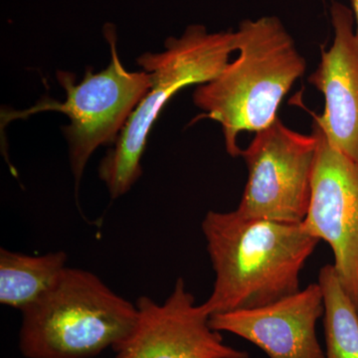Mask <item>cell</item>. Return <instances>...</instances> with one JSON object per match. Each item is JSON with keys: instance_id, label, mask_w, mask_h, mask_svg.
<instances>
[{"instance_id": "1", "label": "cell", "mask_w": 358, "mask_h": 358, "mask_svg": "<svg viewBox=\"0 0 358 358\" xmlns=\"http://www.w3.org/2000/svg\"><path fill=\"white\" fill-rule=\"evenodd\" d=\"M215 282L209 315L262 307L300 291V275L320 240L301 223L209 211L201 223Z\"/></svg>"}, {"instance_id": "2", "label": "cell", "mask_w": 358, "mask_h": 358, "mask_svg": "<svg viewBox=\"0 0 358 358\" xmlns=\"http://www.w3.org/2000/svg\"><path fill=\"white\" fill-rule=\"evenodd\" d=\"M236 33V60L193 94L194 105L204 112L197 120L221 124L226 152L232 157L241 155L240 133H257L272 124L282 99L307 69L305 58L275 16L242 21Z\"/></svg>"}, {"instance_id": "3", "label": "cell", "mask_w": 358, "mask_h": 358, "mask_svg": "<svg viewBox=\"0 0 358 358\" xmlns=\"http://www.w3.org/2000/svg\"><path fill=\"white\" fill-rule=\"evenodd\" d=\"M21 313L23 357L91 358L119 348L133 333L138 310L98 275L68 267L46 296Z\"/></svg>"}, {"instance_id": "4", "label": "cell", "mask_w": 358, "mask_h": 358, "mask_svg": "<svg viewBox=\"0 0 358 358\" xmlns=\"http://www.w3.org/2000/svg\"><path fill=\"white\" fill-rule=\"evenodd\" d=\"M237 51V33H209L190 25L179 38L166 41V50L143 54L138 64L152 76V86L129 117L114 148L99 164V178L110 199L128 193L143 174L141 157L152 124L166 103L181 89L210 82Z\"/></svg>"}, {"instance_id": "5", "label": "cell", "mask_w": 358, "mask_h": 358, "mask_svg": "<svg viewBox=\"0 0 358 358\" xmlns=\"http://www.w3.org/2000/svg\"><path fill=\"white\" fill-rule=\"evenodd\" d=\"M103 34L112 53L106 69L99 73L87 70L80 83H76L72 73L58 71V82L66 92L65 102L45 98L30 109L2 114V121L6 122L44 110H56L67 115L70 124L62 127V131L69 148L77 199L90 157L96 148L115 145L129 117L152 86L150 73L131 72L122 65L114 26L106 25Z\"/></svg>"}, {"instance_id": "6", "label": "cell", "mask_w": 358, "mask_h": 358, "mask_svg": "<svg viewBox=\"0 0 358 358\" xmlns=\"http://www.w3.org/2000/svg\"><path fill=\"white\" fill-rule=\"evenodd\" d=\"M315 134H299L277 120L242 150L248 180L236 209L246 218L301 223L307 216L317 155Z\"/></svg>"}, {"instance_id": "7", "label": "cell", "mask_w": 358, "mask_h": 358, "mask_svg": "<svg viewBox=\"0 0 358 358\" xmlns=\"http://www.w3.org/2000/svg\"><path fill=\"white\" fill-rule=\"evenodd\" d=\"M317 147L303 226L334 252L336 274L358 310V164L331 147L313 122Z\"/></svg>"}, {"instance_id": "8", "label": "cell", "mask_w": 358, "mask_h": 358, "mask_svg": "<svg viewBox=\"0 0 358 358\" xmlns=\"http://www.w3.org/2000/svg\"><path fill=\"white\" fill-rule=\"evenodd\" d=\"M136 306L138 322L115 348V358H249L211 329L210 315L202 303L196 305L182 278L164 303L141 296Z\"/></svg>"}, {"instance_id": "9", "label": "cell", "mask_w": 358, "mask_h": 358, "mask_svg": "<svg viewBox=\"0 0 358 358\" xmlns=\"http://www.w3.org/2000/svg\"><path fill=\"white\" fill-rule=\"evenodd\" d=\"M324 315L319 282L262 307L211 315L214 331L246 339L268 358H326L317 336Z\"/></svg>"}, {"instance_id": "10", "label": "cell", "mask_w": 358, "mask_h": 358, "mask_svg": "<svg viewBox=\"0 0 358 358\" xmlns=\"http://www.w3.org/2000/svg\"><path fill=\"white\" fill-rule=\"evenodd\" d=\"M334 43L322 48L319 67L308 82L324 96L322 115H313L331 147L358 164V34L352 9L331 6Z\"/></svg>"}, {"instance_id": "11", "label": "cell", "mask_w": 358, "mask_h": 358, "mask_svg": "<svg viewBox=\"0 0 358 358\" xmlns=\"http://www.w3.org/2000/svg\"><path fill=\"white\" fill-rule=\"evenodd\" d=\"M63 251L27 255L0 249V303L21 313L51 291L67 268Z\"/></svg>"}, {"instance_id": "12", "label": "cell", "mask_w": 358, "mask_h": 358, "mask_svg": "<svg viewBox=\"0 0 358 358\" xmlns=\"http://www.w3.org/2000/svg\"><path fill=\"white\" fill-rule=\"evenodd\" d=\"M319 284L324 298L326 358H358V310L334 265L322 268Z\"/></svg>"}, {"instance_id": "13", "label": "cell", "mask_w": 358, "mask_h": 358, "mask_svg": "<svg viewBox=\"0 0 358 358\" xmlns=\"http://www.w3.org/2000/svg\"><path fill=\"white\" fill-rule=\"evenodd\" d=\"M352 6L353 16H355V22L357 23V32L358 34V0H350Z\"/></svg>"}]
</instances>
